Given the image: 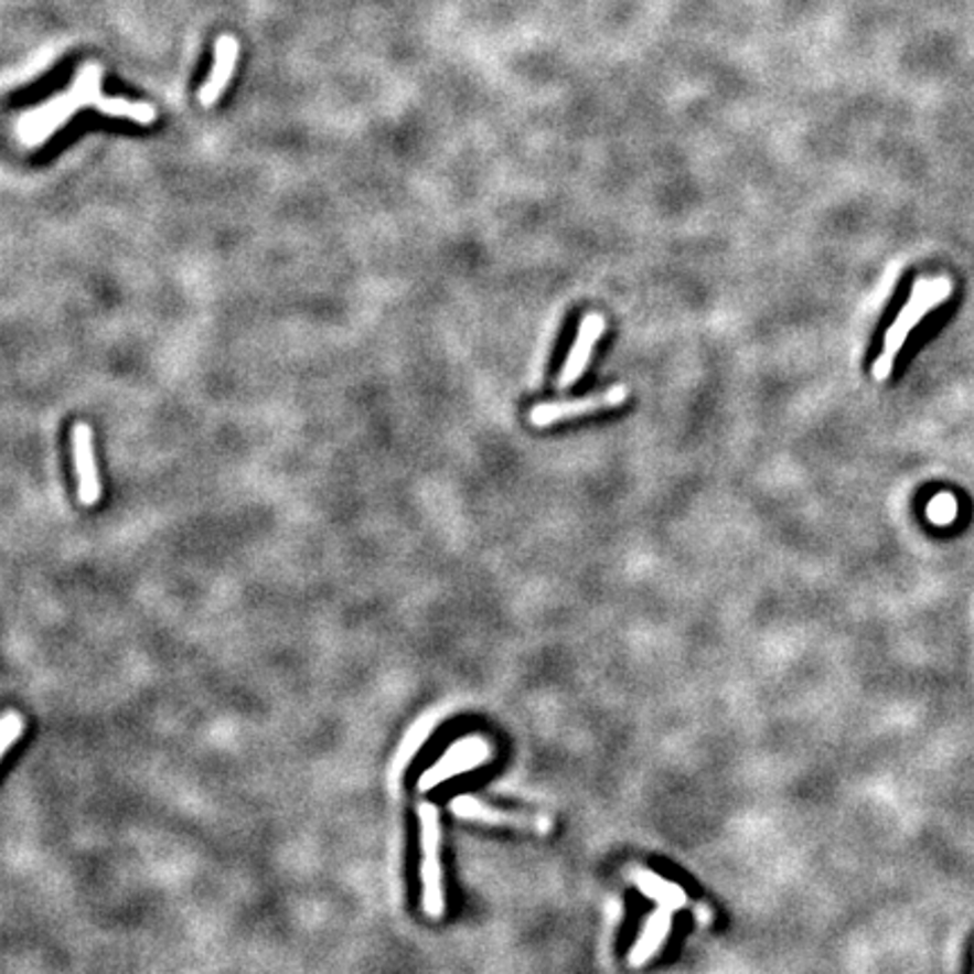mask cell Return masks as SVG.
<instances>
[{
	"instance_id": "obj_9",
	"label": "cell",
	"mask_w": 974,
	"mask_h": 974,
	"mask_svg": "<svg viewBox=\"0 0 974 974\" xmlns=\"http://www.w3.org/2000/svg\"><path fill=\"white\" fill-rule=\"evenodd\" d=\"M671 913H673V909L661 907L659 911H654V913L647 918L645 928H643V932H641V939L636 941L634 950L630 952V963H632L634 967L645 965V963H647V961L661 950L665 936L671 934V928H673V916H671Z\"/></svg>"
},
{
	"instance_id": "obj_13",
	"label": "cell",
	"mask_w": 974,
	"mask_h": 974,
	"mask_svg": "<svg viewBox=\"0 0 974 974\" xmlns=\"http://www.w3.org/2000/svg\"><path fill=\"white\" fill-rule=\"evenodd\" d=\"M3 734H0V753L8 756V751L12 749V745L17 742V738L23 731V717L17 710H8L3 715Z\"/></svg>"
},
{
	"instance_id": "obj_2",
	"label": "cell",
	"mask_w": 974,
	"mask_h": 974,
	"mask_svg": "<svg viewBox=\"0 0 974 974\" xmlns=\"http://www.w3.org/2000/svg\"><path fill=\"white\" fill-rule=\"evenodd\" d=\"M420 842H422V907L434 920L445 916V887L440 864V812L431 803L420 805Z\"/></svg>"
},
{
	"instance_id": "obj_8",
	"label": "cell",
	"mask_w": 974,
	"mask_h": 974,
	"mask_svg": "<svg viewBox=\"0 0 974 974\" xmlns=\"http://www.w3.org/2000/svg\"><path fill=\"white\" fill-rule=\"evenodd\" d=\"M239 57V43L233 34H224L217 43H215V64H213V73L208 77V82L201 86L199 90V99L203 107H213L215 101L222 97L226 84L231 82V75L235 71Z\"/></svg>"
},
{
	"instance_id": "obj_12",
	"label": "cell",
	"mask_w": 974,
	"mask_h": 974,
	"mask_svg": "<svg viewBox=\"0 0 974 974\" xmlns=\"http://www.w3.org/2000/svg\"><path fill=\"white\" fill-rule=\"evenodd\" d=\"M97 109L107 116H116V118H131L140 125H149L157 120V109L151 105H142V101H127L120 97H109V99H97Z\"/></svg>"
},
{
	"instance_id": "obj_6",
	"label": "cell",
	"mask_w": 974,
	"mask_h": 974,
	"mask_svg": "<svg viewBox=\"0 0 974 974\" xmlns=\"http://www.w3.org/2000/svg\"><path fill=\"white\" fill-rule=\"evenodd\" d=\"M604 328H607V323H604V319L600 314H587L582 319L580 330L576 334V341H574V345L569 350L567 364H564V368L559 373V379H557V388L559 390L571 388L585 375V371L589 368V362H591L593 347L600 341V336L604 334Z\"/></svg>"
},
{
	"instance_id": "obj_4",
	"label": "cell",
	"mask_w": 974,
	"mask_h": 974,
	"mask_svg": "<svg viewBox=\"0 0 974 974\" xmlns=\"http://www.w3.org/2000/svg\"><path fill=\"white\" fill-rule=\"evenodd\" d=\"M449 810L460 816L468 818V822H477V824H488V826H507V828H517L524 833H537V835H548L553 828L550 816L546 814H531V812H520V810H501L494 807L490 803H483L477 796H456L449 803Z\"/></svg>"
},
{
	"instance_id": "obj_11",
	"label": "cell",
	"mask_w": 974,
	"mask_h": 974,
	"mask_svg": "<svg viewBox=\"0 0 974 974\" xmlns=\"http://www.w3.org/2000/svg\"><path fill=\"white\" fill-rule=\"evenodd\" d=\"M436 725H438V715L436 713H427L425 717H420V720L411 729L406 731V736H404V740H402V745H399V749L395 753V760H393V769H390V777L393 779H402L404 769L408 767V762H411V758L422 749V745L427 742V738L436 729Z\"/></svg>"
},
{
	"instance_id": "obj_7",
	"label": "cell",
	"mask_w": 974,
	"mask_h": 974,
	"mask_svg": "<svg viewBox=\"0 0 974 974\" xmlns=\"http://www.w3.org/2000/svg\"><path fill=\"white\" fill-rule=\"evenodd\" d=\"M73 456H75L77 479H79V501L84 505H95L99 501L101 488H99L95 453H93V431L86 422H79L73 429Z\"/></svg>"
},
{
	"instance_id": "obj_3",
	"label": "cell",
	"mask_w": 974,
	"mask_h": 974,
	"mask_svg": "<svg viewBox=\"0 0 974 974\" xmlns=\"http://www.w3.org/2000/svg\"><path fill=\"white\" fill-rule=\"evenodd\" d=\"M628 388L625 386H613L607 388L602 393L596 395H587L580 399H559V402H546V404H537L533 406L531 411V425L537 429L544 427H553L557 422H567V420H576V418H585L598 411H609V408H619L628 402Z\"/></svg>"
},
{
	"instance_id": "obj_10",
	"label": "cell",
	"mask_w": 974,
	"mask_h": 974,
	"mask_svg": "<svg viewBox=\"0 0 974 974\" xmlns=\"http://www.w3.org/2000/svg\"><path fill=\"white\" fill-rule=\"evenodd\" d=\"M632 878H634L636 887H639L647 898H654L661 907H668V909H673V911L691 907V898H688L677 885H673V882H668V880L659 878L656 874H652V870L634 868V870H632Z\"/></svg>"
},
{
	"instance_id": "obj_5",
	"label": "cell",
	"mask_w": 974,
	"mask_h": 974,
	"mask_svg": "<svg viewBox=\"0 0 974 974\" xmlns=\"http://www.w3.org/2000/svg\"><path fill=\"white\" fill-rule=\"evenodd\" d=\"M485 760H490L488 742L483 738H463L460 742L451 745L442 753V758L434 767L427 769V772L420 779V783H418V788L422 792L434 790L436 785H440V783H445V781H449V779H453L458 774L470 772V769H477Z\"/></svg>"
},
{
	"instance_id": "obj_14",
	"label": "cell",
	"mask_w": 974,
	"mask_h": 974,
	"mask_svg": "<svg viewBox=\"0 0 974 974\" xmlns=\"http://www.w3.org/2000/svg\"><path fill=\"white\" fill-rule=\"evenodd\" d=\"M956 515V503L952 496H941L934 499L930 505V517L939 524H948L952 517Z\"/></svg>"
},
{
	"instance_id": "obj_1",
	"label": "cell",
	"mask_w": 974,
	"mask_h": 974,
	"mask_svg": "<svg viewBox=\"0 0 974 974\" xmlns=\"http://www.w3.org/2000/svg\"><path fill=\"white\" fill-rule=\"evenodd\" d=\"M950 296H952L950 278H930V280L928 278H918L913 282L911 296H909L907 304L900 310V314L896 317L893 325L889 328V332L885 336L882 354L878 356V362L874 364V377L878 382L889 379V375L893 373L896 356L902 350V345L907 343V339L913 332V328L922 319H925L930 312H934L939 304H943Z\"/></svg>"
}]
</instances>
